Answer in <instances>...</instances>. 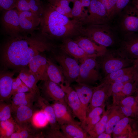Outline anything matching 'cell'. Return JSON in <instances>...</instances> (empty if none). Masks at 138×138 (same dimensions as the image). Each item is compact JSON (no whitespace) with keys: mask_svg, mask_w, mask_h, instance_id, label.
Wrapping results in <instances>:
<instances>
[{"mask_svg":"<svg viewBox=\"0 0 138 138\" xmlns=\"http://www.w3.org/2000/svg\"><path fill=\"white\" fill-rule=\"evenodd\" d=\"M57 47L41 32L22 33L9 37L4 43L1 50V61L4 69L11 68L19 72L27 67L33 57Z\"/></svg>","mask_w":138,"mask_h":138,"instance_id":"6da1fadb","label":"cell"},{"mask_svg":"<svg viewBox=\"0 0 138 138\" xmlns=\"http://www.w3.org/2000/svg\"><path fill=\"white\" fill-rule=\"evenodd\" d=\"M41 33L49 40H60L81 35L83 25L79 20H70L58 13L49 4L43 7L40 24Z\"/></svg>","mask_w":138,"mask_h":138,"instance_id":"7a4b0ae2","label":"cell"},{"mask_svg":"<svg viewBox=\"0 0 138 138\" xmlns=\"http://www.w3.org/2000/svg\"><path fill=\"white\" fill-rule=\"evenodd\" d=\"M53 59L62 68L65 78V84L70 85L76 82L80 70L78 59L69 55L58 47L51 51Z\"/></svg>","mask_w":138,"mask_h":138,"instance_id":"3957f363","label":"cell"},{"mask_svg":"<svg viewBox=\"0 0 138 138\" xmlns=\"http://www.w3.org/2000/svg\"><path fill=\"white\" fill-rule=\"evenodd\" d=\"M97 61L105 76L120 69L132 65L133 60L123 55L117 49L108 50Z\"/></svg>","mask_w":138,"mask_h":138,"instance_id":"277c9868","label":"cell"},{"mask_svg":"<svg viewBox=\"0 0 138 138\" xmlns=\"http://www.w3.org/2000/svg\"><path fill=\"white\" fill-rule=\"evenodd\" d=\"M96 59L87 57L79 60L80 70L77 83L91 85L98 81H102L100 65Z\"/></svg>","mask_w":138,"mask_h":138,"instance_id":"5b68a950","label":"cell"},{"mask_svg":"<svg viewBox=\"0 0 138 138\" xmlns=\"http://www.w3.org/2000/svg\"><path fill=\"white\" fill-rule=\"evenodd\" d=\"M81 35L106 47L112 45L114 42L112 32L105 24L83 26Z\"/></svg>","mask_w":138,"mask_h":138,"instance_id":"8992f818","label":"cell"},{"mask_svg":"<svg viewBox=\"0 0 138 138\" xmlns=\"http://www.w3.org/2000/svg\"><path fill=\"white\" fill-rule=\"evenodd\" d=\"M88 8L89 14L81 21L83 26L105 24L110 19L100 0H91Z\"/></svg>","mask_w":138,"mask_h":138,"instance_id":"52a82bcc","label":"cell"},{"mask_svg":"<svg viewBox=\"0 0 138 138\" xmlns=\"http://www.w3.org/2000/svg\"><path fill=\"white\" fill-rule=\"evenodd\" d=\"M42 81L38 87L41 96L48 101L59 102L68 108L66 94L60 86L49 80Z\"/></svg>","mask_w":138,"mask_h":138,"instance_id":"ba28073f","label":"cell"},{"mask_svg":"<svg viewBox=\"0 0 138 138\" xmlns=\"http://www.w3.org/2000/svg\"><path fill=\"white\" fill-rule=\"evenodd\" d=\"M3 11L2 24L6 34L12 37L22 33L19 24L18 11L14 8Z\"/></svg>","mask_w":138,"mask_h":138,"instance_id":"9c48e42d","label":"cell"},{"mask_svg":"<svg viewBox=\"0 0 138 138\" xmlns=\"http://www.w3.org/2000/svg\"><path fill=\"white\" fill-rule=\"evenodd\" d=\"M60 86L66 94L68 106L75 116L79 120L81 123V126L83 128L86 117L84 114L82 104L77 93L70 85L61 84Z\"/></svg>","mask_w":138,"mask_h":138,"instance_id":"30bf717a","label":"cell"},{"mask_svg":"<svg viewBox=\"0 0 138 138\" xmlns=\"http://www.w3.org/2000/svg\"><path fill=\"white\" fill-rule=\"evenodd\" d=\"M136 120L126 117L122 118L114 126L112 132L113 138H138V123Z\"/></svg>","mask_w":138,"mask_h":138,"instance_id":"8fae6325","label":"cell"},{"mask_svg":"<svg viewBox=\"0 0 138 138\" xmlns=\"http://www.w3.org/2000/svg\"><path fill=\"white\" fill-rule=\"evenodd\" d=\"M120 25L126 34L138 32V9L132 5L124 9Z\"/></svg>","mask_w":138,"mask_h":138,"instance_id":"7c38bea8","label":"cell"},{"mask_svg":"<svg viewBox=\"0 0 138 138\" xmlns=\"http://www.w3.org/2000/svg\"><path fill=\"white\" fill-rule=\"evenodd\" d=\"M48 65V58L42 53L33 57L28 65L29 71L38 81L49 80Z\"/></svg>","mask_w":138,"mask_h":138,"instance_id":"4fadbf2b","label":"cell"},{"mask_svg":"<svg viewBox=\"0 0 138 138\" xmlns=\"http://www.w3.org/2000/svg\"><path fill=\"white\" fill-rule=\"evenodd\" d=\"M112 94L111 83L102 82L99 85L94 87L90 101L88 107L87 113L95 107L104 106V103Z\"/></svg>","mask_w":138,"mask_h":138,"instance_id":"5bb4252c","label":"cell"},{"mask_svg":"<svg viewBox=\"0 0 138 138\" xmlns=\"http://www.w3.org/2000/svg\"><path fill=\"white\" fill-rule=\"evenodd\" d=\"M117 49L130 59L138 58V32L125 34Z\"/></svg>","mask_w":138,"mask_h":138,"instance_id":"9a60e30c","label":"cell"},{"mask_svg":"<svg viewBox=\"0 0 138 138\" xmlns=\"http://www.w3.org/2000/svg\"><path fill=\"white\" fill-rule=\"evenodd\" d=\"M72 39L92 57L97 58L101 57L107 50L106 47L96 43L84 36H79Z\"/></svg>","mask_w":138,"mask_h":138,"instance_id":"2e32d148","label":"cell"},{"mask_svg":"<svg viewBox=\"0 0 138 138\" xmlns=\"http://www.w3.org/2000/svg\"><path fill=\"white\" fill-rule=\"evenodd\" d=\"M19 15L22 33L33 32L40 25L41 17L37 14L30 11H19Z\"/></svg>","mask_w":138,"mask_h":138,"instance_id":"e0dca14e","label":"cell"},{"mask_svg":"<svg viewBox=\"0 0 138 138\" xmlns=\"http://www.w3.org/2000/svg\"><path fill=\"white\" fill-rule=\"evenodd\" d=\"M17 72L4 69L0 73V101L8 102L12 97L13 77Z\"/></svg>","mask_w":138,"mask_h":138,"instance_id":"ac0fdd59","label":"cell"},{"mask_svg":"<svg viewBox=\"0 0 138 138\" xmlns=\"http://www.w3.org/2000/svg\"><path fill=\"white\" fill-rule=\"evenodd\" d=\"M35 102L36 106L43 110L46 115L50 128L53 129L60 130V125L57 121L54 110L52 105L43 97L40 93L37 94Z\"/></svg>","mask_w":138,"mask_h":138,"instance_id":"d6986e66","label":"cell"},{"mask_svg":"<svg viewBox=\"0 0 138 138\" xmlns=\"http://www.w3.org/2000/svg\"><path fill=\"white\" fill-rule=\"evenodd\" d=\"M72 87L76 91L82 104L85 116L86 117L88 107L90 101L94 87L90 85L77 83Z\"/></svg>","mask_w":138,"mask_h":138,"instance_id":"ffe728a7","label":"cell"},{"mask_svg":"<svg viewBox=\"0 0 138 138\" xmlns=\"http://www.w3.org/2000/svg\"><path fill=\"white\" fill-rule=\"evenodd\" d=\"M33 106H21L15 109L13 112V118L19 126L30 124L33 116L37 111Z\"/></svg>","mask_w":138,"mask_h":138,"instance_id":"44dd1931","label":"cell"},{"mask_svg":"<svg viewBox=\"0 0 138 138\" xmlns=\"http://www.w3.org/2000/svg\"><path fill=\"white\" fill-rule=\"evenodd\" d=\"M61 42L58 47L73 57L80 60L87 57H91L72 39H67Z\"/></svg>","mask_w":138,"mask_h":138,"instance_id":"7402d4cb","label":"cell"},{"mask_svg":"<svg viewBox=\"0 0 138 138\" xmlns=\"http://www.w3.org/2000/svg\"><path fill=\"white\" fill-rule=\"evenodd\" d=\"M53 107L57 121L60 125L67 124L81 125V123L75 120L70 112L68 108L64 105L57 102H54Z\"/></svg>","mask_w":138,"mask_h":138,"instance_id":"603a6c76","label":"cell"},{"mask_svg":"<svg viewBox=\"0 0 138 138\" xmlns=\"http://www.w3.org/2000/svg\"><path fill=\"white\" fill-rule=\"evenodd\" d=\"M37 94L33 92H30L18 93L12 95L10 103L14 110L21 106H33Z\"/></svg>","mask_w":138,"mask_h":138,"instance_id":"cb8c5ba5","label":"cell"},{"mask_svg":"<svg viewBox=\"0 0 138 138\" xmlns=\"http://www.w3.org/2000/svg\"><path fill=\"white\" fill-rule=\"evenodd\" d=\"M47 74L49 80L60 86L64 84L65 80L62 69L51 59L48 58Z\"/></svg>","mask_w":138,"mask_h":138,"instance_id":"d4e9b609","label":"cell"},{"mask_svg":"<svg viewBox=\"0 0 138 138\" xmlns=\"http://www.w3.org/2000/svg\"><path fill=\"white\" fill-rule=\"evenodd\" d=\"M30 124L22 126L18 125L17 131L9 138H43L42 132L34 128Z\"/></svg>","mask_w":138,"mask_h":138,"instance_id":"484cf974","label":"cell"},{"mask_svg":"<svg viewBox=\"0 0 138 138\" xmlns=\"http://www.w3.org/2000/svg\"><path fill=\"white\" fill-rule=\"evenodd\" d=\"M60 129L66 138H88L87 132L80 125L67 124L60 126Z\"/></svg>","mask_w":138,"mask_h":138,"instance_id":"4316f807","label":"cell"},{"mask_svg":"<svg viewBox=\"0 0 138 138\" xmlns=\"http://www.w3.org/2000/svg\"><path fill=\"white\" fill-rule=\"evenodd\" d=\"M16 8L19 11L31 12L41 17L43 10V6L39 0H17Z\"/></svg>","mask_w":138,"mask_h":138,"instance_id":"83f0119b","label":"cell"},{"mask_svg":"<svg viewBox=\"0 0 138 138\" xmlns=\"http://www.w3.org/2000/svg\"><path fill=\"white\" fill-rule=\"evenodd\" d=\"M109 110L105 132L109 134L112 133L113 129L118 122L125 117L118 106H114Z\"/></svg>","mask_w":138,"mask_h":138,"instance_id":"f1b7e54d","label":"cell"},{"mask_svg":"<svg viewBox=\"0 0 138 138\" xmlns=\"http://www.w3.org/2000/svg\"><path fill=\"white\" fill-rule=\"evenodd\" d=\"M19 77L32 92L37 94L40 93V90L37 84L38 80L29 71L27 67L22 69L19 72Z\"/></svg>","mask_w":138,"mask_h":138,"instance_id":"f546056e","label":"cell"},{"mask_svg":"<svg viewBox=\"0 0 138 138\" xmlns=\"http://www.w3.org/2000/svg\"><path fill=\"white\" fill-rule=\"evenodd\" d=\"M138 87V78L126 82L121 91L113 96L114 104H116L125 96H131L134 93H136Z\"/></svg>","mask_w":138,"mask_h":138,"instance_id":"4dcf8cb0","label":"cell"},{"mask_svg":"<svg viewBox=\"0 0 138 138\" xmlns=\"http://www.w3.org/2000/svg\"><path fill=\"white\" fill-rule=\"evenodd\" d=\"M18 125L13 118L0 121V138H9L18 129Z\"/></svg>","mask_w":138,"mask_h":138,"instance_id":"1f68e13d","label":"cell"},{"mask_svg":"<svg viewBox=\"0 0 138 138\" xmlns=\"http://www.w3.org/2000/svg\"><path fill=\"white\" fill-rule=\"evenodd\" d=\"M109 111V109L104 111L100 120L87 132L89 138H97L99 134L105 131Z\"/></svg>","mask_w":138,"mask_h":138,"instance_id":"d6a6232c","label":"cell"},{"mask_svg":"<svg viewBox=\"0 0 138 138\" xmlns=\"http://www.w3.org/2000/svg\"><path fill=\"white\" fill-rule=\"evenodd\" d=\"M72 9L73 18L81 21L88 15V11L85 10L82 6L81 0H76Z\"/></svg>","mask_w":138,"mask_h":138,"instance_id":"836d02e7","label":"cell"},{"mask_svg":"<svg viewBox=\"0 0 138 138\" xmlns=\"http://www.w3.org/2000/svg\"><path fill=\"white\" fill-rule=\"evenodd\" d=\"M48 123L47 117L43 110H40L35 112L31 121L33 126L38 128H44L46 126Z\"/></svg>","mask_w":138,"mask_h":138,"instance_id":"e575fe53","label":"cell"},{"mask_svg":"<svg viewBox=\"0 0 138 138\" xmlns=\"http://www.w3.org/2000/svg\"><path fill=\"white\" fill-rule=\"evenodd\" d=\"M134 68L131 66L123 68L110 73L105 76L102 82L111 83L118 78L125 75Z\"/></svg>","mask_w":138,"mask_h":138,"instance_id":"d590c367","label":"cell"},{"mask_svg":"<svg viewBox=\"0 0 138 138\" xmlns=\"http://www.w3.org/2000/svg\"><path fill=\"white\" fill-rule=\"evenodd\" d=\"M14 111L11 103L0 101V121L8 120L12 117Z\"/></svg>","mask_w":138,"mask_h":138,"instance_id":"8d00e7d4","label":"cell"},{"mask_svg":"<svg viewBox=\"0 0 138 138\" xmlns=\"http://www.w3.org/2000/svg\"><path fill=\"white\" fill-rule=\"evenodd\" d=\"M49 4L53 6L60 7L65 12L67 17L73 18L72 9L69 6L70 2L67 0H48Z\"/></svg>","mask_w":138,"mask_h":138,"instance_id":"74e56055","label":"cell"},{"mask_svg":"<svg viewBox=\"0 0 138 138\" xmlns=\"http://www.w3.org/2000/svg\"><path fill=\"white\" fill-rule=\"evenodd\" d=\"M116 103L119 105L118 106L130 107L138 110L137 98L136 96H126Z\"/></svg>","mask_w":138,"mask_h":138,"instance_id":"f35d334b","label":"cell"},{"mask_svg":"<svg viewBox=\"0 0 138 138\" xmlns=\"http://www.w3.org/2000/svg\"><path fill=\"white\" fill-rule=\"evenodd\" d=\"M111 18L114 16V12L117 0H100Z\"/></svg>","mask_w":138,"mask_h":138,"instance_id":"ab89813d","label":"cell"},{"mask_svg":"<svg viewBox=\"0 0 138 138\" xmlns=\"http://www.w3.org/2000/svg\"><path fill=\"white\" fill-rule=\"evenodd\" d=\"M43 138H66L62 132L60 130L51 129L45 130L44 132H42Z\"/></svg>","mask_w":138,"mask_h":138,"instance_id":"60d3db41","label":"cell"},{"mask_svg":"<svg viewBox=\"0 0 138 138\" xmlns=\"http://www.w3.org/2000/svg\"><path fill=\"white\" fill-rule=\"evenodd\" d=\"M104 107H99L94 108L87 114L86 118L84 127L94 117L97 116H100L104 111Z\"/></svg>","mask_w":138,"mask_h":138,"instance_id":"b9f144b4","label":"cell"},{"mask_svg":"<svg viewBox=\"0 0 138 138\" xmlns=\"http://www.w3.org/2000/svg\"><path fill=\"white\" fill-rule=\"evenodd\" d=\"M17 0H0V9L10 10L16 7Z\"/></svg>","mask_w":138,"mask_h":138,"instance_id":"7bdbcfd3","label":"cell"},{"mask_svg":"<svg viewBox=\"0 0 138 138\" xmlns=\"http://www.w3.org/2000/svg\"><path fill=\"white\" fill-rule=\"evenodd\" d=\"M131 0H117L114 12V16L123 9Z\"/></svg>","mask_w":138,"mask_h":138,"instance_id":"ee69618b","label":"cell"},{"mask_svg":"<svg viewBox=\"0 0 138 138\" xmlns=\"http://www.w3.org/2000/svg\"><path fill=\"white\" fill-rule=\"evenodd\" d=\"M125 83L115 82L111 83L112 95L114 96L120 92L122 89Z\"/></svg>","mask_w":138,"mask_h":138,"instance_id":"f6af8a7d","label":"cell"},{"mask_svg":"<svg viewBox=\"0 0 138 138\" xmlns=\"http://www.w3.org/2000/svg\"><path fill=\"white\" fill-rule=\"evenodd\" d=\"M101 118L100 116H97L94 117L85 125L84 129L87 133L94 127Z\"/></svg>","mask_w":138,"mask_h":138,"instance_id":"bcb514c9","label":"cell"},{"mask_svg":"<svg viewBox=\"0 0 138 138\" xmlns=\"http://www.w3.org/2000/svg\"><path fill=\"white\" fill-rule=\"evenodd\" d=\"M23 83L22 81L19 78V75L16 78L13 79L12 96L15 94L17 90Z\"/></svg>","mask_w":138,"mask_h":138,"instance_id":"7dc6e473","label":"cell"},{"mask_svg":"<svg viewBox=\"0 0 138 138\" xmlns=\"http://www.w3.org/2000/svg\"><path fill=\"white\" fill-rule=\"evenodd\" d=\"M30 92L32 91L30 88L23 82L17 90L15 94L19 93H26Z\"/></svg>","mask_w":138,"mask_h":138,"instance_id":"c3c4849f","label":"cell"},{"mask_svg":"<svg viewBox=\"0 0 138 138\" xmlns=\"http://www.w3.org/2000/svg\"><path fill=\"white\" fill-rule=\"evenodd\" d=\"M111 134L107 133L105 132L99 134L97 138H111Z\"/></svg>","mask_w":138,"mask_h":138,"instance_id":"681fc988","label":"cell"},{"mask_svg":"<svg viewBox=\"0 0 138 138\" xmlns=\"http://www.w3.org/2000/svg\"><path fill=\"white\" fill-rule=\"evenodd\" d=\"M91 0H81L82 5L83 7L89 8Z\"/></svg>","mask_w":138,"mask_h":138,"instance_id":"f907efd6","label":"cell"},{"mask_svg":"<svg viewBox=\"0 0 138 138\" xmlns=\"http://www.w3.org/2000/svg\"><path fill=\"white\" fill-rule=\"evenodd\" d=\"M132 65L138 71V58L133 60Z\"/></svg>","mask_w":138,"mask_h":138,"instance_id":"816d5d0a","label":"cell"},{"mask_svg":"<svg viewBox=\"0 0 138 138\" xmlns=\"http://www.w3.org/2000/svg\"><path fill=\"white\" fill-rule=\"evenodd\" d=\"M132 5L138 9V0H132Z\"/></svg>","mask_w":138,"mask_h":138,"instance_id":"f5cc1de1","label":"cell"},{"mask_svg":"<svg viewBox=\"0 0 138 138\" xmlns=\"http://www.w3.org/2000/svg\"><path fill=\"white\" fill-rule=\"evenodd\" d=\"M136 96L137 97V99H138V87L137 88V91L136 92Z\"/></svg>","mask_w":138,"mask_h":138,"instance_id":"db71d44e","label":"cell"},{"mask_svg":"<svg viewBox=\"0 0 138 138\" xmlns=\"http://www.w3.org/2000/svg\"><path fill=\"white\" fill-rule=\"evenodd\" d=\"M76 0H70V2H72L73 3Z\"/></svg>","mask_w":138,"mask_h":138,"instance_id":"11a10c76","label":"cell"},{"mask_svg":"<svg viewBox=\"0 0 138 138\" xmlns=\"http://www.w3.org/2000/svg\"><path fill=\"white\" fill-rule=\"evenodd\" d=\"M136 121H137L138 123V119H136Z\"/></svg>","mask_w":138,"mask_h":138,"instance_id":"9f6ffc18","label":"cell"},{"mask_svg":"<svg viewBox=\"0 0 138 138\" xmlns=\"http://www.w3.org/2000/svg\"><path fill=\"white\" fill-rule=\"evenodd\" d=\"M70 3V0H67Z\"/></svg>","mask_w":138,"mask_h":138,"instance_id":"6f0895ef","label":"cell"},{"mask_svg":"<svg viewBox=\"0 0 138 138\" xmlns=\"http://www.w3.org/2000/svg\"><path fill=\"white\" fill-rule=\"evenodd\" d=\"M137 100H138V99H137ZM137 119H138V118Z\"/></svg>","mask_w":138,"mask_h":138,"instance_id":"680465c9","label":"cell"},{"mask_svg":"<svg viewBox=\"0 0 138 138\" xmlns=\"http://www.w3.org/2000/svg\"><path fill=\"white\" fill-rule=\"evenodd\" d=\"M39 0L40 1V0Z\"/></svg>","mask_w":138,"mask_h":138,"instance_id":"91938a15","label":"cell"}]
</instances>
